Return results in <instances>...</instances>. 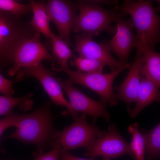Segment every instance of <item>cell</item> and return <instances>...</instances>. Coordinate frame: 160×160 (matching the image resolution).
<instances>
[{"label": "cell", "mask_w": 160, "mask_h": 160, "mask_svg": "<svg viewBox=\"0 0 160 160\" xmlns=\"http://www.w3.org/2000/svg\"><path fill=\"white\" fill-rule=\"evenodd\" d=\"M3 140L1 139H0V151H1L2 150V145H1V141Z\"/></svg>", "instance_id": "f1b7e54d"}, {"label": "cell", "mask_w": 160, "mask_h": 160, "mask_svg": "<svg viewBox=\"0 0 160 160\" xmlns=\"http://www.w3.org/2000/svg\"><path fill=\"white\" fill-rule=\"evenodd\" d=\"M56 72L50 70L42 64L41 62L36 65L23 67L16 74V81L31 77L37 79L41 83L53 102L57 106H62L66 108L67 111L63 114L71 115L74 119L78 116L74 111L71 104L64 97L61 87L54 77Z\"/></svg>", "instance_id": "8992f818"}, {"label": "cell", "mask_w": 160, "mask_h": 160, "mask_svg": "<svg viewBox=\"0 0 160 160\" xmlns=\"http://www.w3.org/2000/svg\"><path fill=\"white\" fill-rule=\"evenodd\" d=\"M92 38L84 33L75 35L74 51L78 53L79 57L99 61L108 66L111 71L124 65L113 57L103 44L95 41Z\"/></svg>", "instance_id": "4fadbf2b"}, {"label": "cell", "mask_w": 160, "mask_h": 160, "mask_svg": "<svg viewBox=\"0 0 160 160\" xmlns=\"http://www.w3.org/2000/svg\"><path fill=\"white\" fill-rule=\"evenodd\" d=\"M49 41H51L53 55L59 66L68 65V60L74 56L69 46L63 39L53 33Z\"/></svg>", "instance_id": "ac0fdd59"}, {"label": "cell", "mask_w": 160, "mask_h": 160, "mask_svg": "<svg viewBox=\"0 0 160 160\" xmlns=\"http://www.w3.org/2000/svg\"><path fill=\"white\" fill-rule=\"evenodd\" d=\"M52 101H47L32 112L20 115L19 124L14 132L1 137L13 138L36 145L39 153L51 146L55 140L54 127L56 116L51 110Z\"/></svg>", "instance_id": "6da1fadb"}, {"label": "cell", "mask_w": 160, "mask_h": 160, "mask_svg": "<svg viewBox=\"0 0 160 160\" xmlns=\"http://www.w3.org/2000/svg\"><path fill=\"white\" fill-rule=\"evenodd\" d=\"M33 95L32 92H29L18 97L0 95V116L10 114L13 109L18 105L22 111L30 110L32 106L33 102L31 97Z\"/></svg>", "instance_id": "e0dca14e"}, {"label": "cell", "mask_w": 160, "mask_h": 160, "mask_svg": "<svg viewBox=\"0 0 160 160\" xmlns=\"http://www.w3.org/2000/svg\"><path fill=\"white\" fill-rule=\"evenodd\" d=\"M15 31L12 32L9 26L0 19V43L4 39L11 36H16Z\"/></svg>", "instance_id": "484cf974"}, {"label": "cell", "mask_w": 160, "mask_h": 160, "mask_svg": "<svg viewBox=\"0 0 160 160\" xmlns=\"http://www.w3.org/2000/svg\"><path fill=\"white\" fill-rule=\"evenodd\" d=\"M20 121V115L15 113H12L0 119V138L7 129L12 126L17 127Z\"/></svg>", "instance_id": "cb8c5ba5"}, {"label": "cell", "mask_w": 160, "mask_h": 160, "mask_svg": "<svg viewBox=\"0 0 160 160\" xmlns=\"http://www.w3.org/2000/svg\"><path fill=\"white\" fill-rule=\"evenodd\" d=\"M114 8L124 14H129L139 39L144 38L150 49L154 48L160 41V17L153 7L151 0H125Z\"/></svg>", "instance_id": "7a4b0ae2"}, {"label": "cell", "mask_w": 160, "mask_h": 160, "mask_svg": "<svg viewBox=\"0 0 160 160\" xmlns=\"http://www.w3.org/2000/svg\"><path fill=\"white\" fill-rule=\"evenodd\" d=\"M130 64L112 71L110 73H88L75 71L70 69L68 65L52 67L54 71L65 73L68 79L64 81L65 84L72 85L78 84L85 86L93 90L100 97L101 100L108 103L110 106H117L118 104L116 94L113 88V81L115 78L125 69L129 68Z\"/></svg>", "instance_id": "277c9868"}, {"label": "cell", "mask_w": 160, "mask_h": 160, "mask_svg": "<svg viewBox=\"0 0 160 160\" xmlns=\"http://www.w3.org/2000/svg\"><path fill=\"white\" fill-rule=\"evenodd\" d=\"M79 15L75 18L72 31L82 33L93 37L102 31L115 34L116 25L112 23L121 13L114 8L111 10L104 9L100 6L87 3L84 0L76 1Z\"/></svg>", "instance_id": "3957f363"}, {"label": "cell", "mask_w": 160, "mask_h": 160, "mask_svg": "<svg viewBox=\"0 0 160 160\" xmlns=\"http://www.w3.org/2000/svg\"><path fill=\"white\" fill-rule=\"evenodd\" d=\"M139 124L134 123L128 128L129 132L132 136V140L130 144L136 160H145V140L144 136L138 129Z\"/></svg>", "instance_id": "ffe728a7"}, {"label": "cell", "mask_w": 160, "mask_h": 160, "mask_svg": "<svg viewBox=\"0 0 160 160\" xmlns=\"http://www.w3.org/2000/svg\"><path fill=\"white\" fill-rule=\"evenodd\" d=\"M52 147V149L45 153H34V160H59L61 147L57 140L53 142Z\"/></svg>", "instance_id": "603a6c76"}, {"label": "cell", "mask_w": 160, "mask_h": 160, "mask_svg": "<svg viewBox=\"0 0 160 160\" xmlns=\"http://www.w3.org/2000/svg\"><path fill=\"white\" fill-rule=\"evenodd\" d=\"M70 61L71 65L76 66L79 72L86 73L102 72L105 65L102 62L92 59L74 55Z\"/></svg>", "instance_id": "44dd1931"}, {"label": "cell", "mask_w": 160, "mask_h": 160, "mask_svg": "<svg viewBox=\"0 0 160 160\" xmlns=\"http://www.w3.org/2000/svg\"><path fill=\"white\" fill-rule=\"evenodd\" d=\"M30 3L33 16L29 24L36 32L42 33L47 40L49 41L53 33L49 25L51 20L45 11L44 3H39L33 0H30Z\"/></svg>", "instance_id": "2e32d148"}, {"label": "cell", "mask_w": 160, "mask_h": 160, "mask_svg": "<svg viewBox=\"0 0 160 160\" xmlns=\"http://www.w3.org/2000/svg\"><path fill=\"white\" fill-rule=\"evenodd\" d=\"M46 14L55 24L58 36L72 46L71 32L72 30L78 10L76 4L70 1L49 0L44 3Z\"/></svg>", "instance_id": "30bf717a"}, {"label": "cell", "mask_w": 160, "mask_h": 160, "mask_svg": "<svg viewBox=\"0 0 160 160\" xmlns=\"http://www.w3.org/2000/svg\"><path fill=\"white\" fill-rule=\"evenodd\" d=\"M95 158L92 156L86 159L79 158L71 154L68 151L61 149L60 158L61 160H94Z\"/></svg>", "instance_id": "4316f807"}, {"label": "cell", "mask_w": 160, "mask_h": 160, "mask_svg": "<svg viewBox=\"0 0 160 160\" xmlns=\"http://www.w3.org/2000/svg\"><path fill=\"white\" fill-rule=\"evenodd\" d=\"M145 140V152L151 159L159 156L160 152V123L149 131L143 132Z\"/></svg>", "instance_id": "d6986e66"}, {"label": "cell", "mask_w": 160, "mask_h": 160, "mask_svg": "<svg viewBox=\"0 0 160 160\" xmlns=\"http://www.w3.org/2000/svg\"><path fill=\"white\" fill-rule=\"evenodd\" d=\"M137 53L134 62L130 65L127 75L122 83L113 89L117 92L118 99L124 102L129 114L132 109L130 106L136 102L142 76L141 72L143 64V57L141 50L137 48Z\"/></svg>", "instance_id": "7c38bea8"}, {"label": "cell", "mask_w": 160, "mask_h": 160, "mask_svg": "<svg viewBox=\"0 0 160 160\" xmlns=\"http://www.w3.org/2000/svg\"><path fill=\"white\" fill-rule=\"evenodd\" d=\"M84 1L90 4L100 6L103 5H112L116 6L117 5L118 3V1L116 0H92Z\"/></svg>", "instance_id": "83f0119b"}, {"label": "cell", "mask_w": 160, "mask_h": 160, "mask_svg": "<svg viewBox=\"0 0 160 160\" xmlns=\"http://www.w3.org/2000/svg\"><path fill=\"white\" fill-rule=\"evenodd\" d=\"M146 160H150L148 157L146 159Z\"/></svg>", "instance_id": "4dcf8cb0"}, {"label": "cell", "mask_w": 160, "mask_h": 160, "mask_svg": "<svg viewBox=\"0 0 160 160\" xmlns=\"http://www.w3.org/2000/svg\"><path fill=\"white\" fill-rule=\"evenodd\" d=\"M0 9L11 12L17 17L32 11L30 3L23 4L14 0H0Z\"/></svg>", "instance_id": "7402d4cb"}, {"label": "cell", "mask_w": 160, "mask_h": 160, "mask_svg": "<svg viewBox=\"0 0 160 160\" xmlns=\"http://www.w3.org/2000/svg\"><path fill=\"white\" fill-rule=\"evenodd\" d=\"M85 149V155L87 156L115 158L128 154L135 159L130 144L121 136L114 123L110 124L107 131L95 139Z\"/></svg>", "instance_id": "52a82bcc"}, {"label": "cell", "mask_w": 160, "mask_h": 160, "mask_svg": "<svg viewBox=\"0 0 160 160\" xmlns=\"http://www.w3.org/2000/svg\"><path fill=\"white\" fill-rule=\"evenodd\" d=\"M125 15L121 12L115 19L117 31L112 39L109 41L105 39L101 42L108 51L113 52L124 65L129 64L128 59L130 52L136 47L139 40L133 33L132 20L123 19Z\"/></svg>", "instance_id": "ba28073f"}, {"label": "cell", "mask_w": 160, "mask_h": 160, "mask_svg": "<svg viewBox=\"0 0 160 160\" xmlns=\"http://www.w3.org/2000/svg\"><path fill=\"white\" fill-rule=\"evenodd\" d=\"M40 41V33L36 32L31 38L22 42L15 54L14 65L8 71L9 76L16 74L21 68L37 65L43 60L55 62L56 60Z\"/></svg>", "instance_id": "9c48e42d"}, {"label": "cell", "mask_w": 160, "mask_h": 160, "mask_svg": "<svg viewBox=\"0 0 160 160\" xmlns=\"http://www.w3.org/2000/svg\"><path fill=\"white\" fill-rule=\"evenodd\" d=\"M87 115L82 113L74 119L70 125L64 127L61 131H55L54 137L62 150L68 151L81 147L86 148L105 131L95 124H89Z\"/></svg>", "instance_id": "5b68a950"}, {"label": "cell", "mask_w": 160, "mask_h": 160, "mask_svg": "<svg viewBox=\"0 0 160 160\" xmlns=\"http://www.w3.org/2000/svg\"><path fill=\"white\" fill-rule=\"evenodd\" d=\"M66 93L74 111L88 114L92 118V123L95 124L99 117L108 122L111 115L107 108V103L101 100H96L87 96L77 88L65 84L60 78L55 77Z\"/></svg>", "instance_id": "8fae6325"}, {"label": "cell", "mask_w": 160, "mask_h": 160, "mask_svg": "<svg viewBox=\"0 0 160 160\" xmlns=\"http://www.w3.org/2000/svg\"><path fill=\"white\" fill-rule=\"evenodd\" d=\"M15 81L5 78L0 72V92L5 95L12 97L15 93L12 86Z\"/></svg>", "instance_id": "d4e9b609"}, {"label": "cell", "mask_w": 160, "mask_h": 160, "mask_svg": "<svg viewBox=\"0 0 160 160\" xmlns=\"http://www.w3.org/2000/svg\"><path fill=\"white\" fill-rule=\"evenodd\" d=\"M159 87L151 79L142 76L136 103L129 114L131 118H133L137 117L143 109L152 103L160 102Z\"/></svg>", "instance_id": "5bb4252c"}, {"label": "cell", "mask_w": 160, "mask_h": 160, "mask_svg": "<svg viewBox=\"0 0 160 160\" xmlns=\"http://www.w3.org/2000/svg\"><path fill=\"white\" fill-rule=\"evenodd\" d=\"M144 39L143 37L140 39L136 47L141 50L143 55L141 75L151 79L160 87V54L150 49Z\"/></svg>", "instance_id": "9a60e30c"}, {"label": "cell", "mask_w": 160, "mask_h": 160, "mask_svg": "<svg viewBox=\"0 0 160 160\" xmlns=\"http://www.w3.org/2000/svg\"><path fill=\"white\" fill-rule=\"evenodd\" d=\"M103 160H111L110 159V158H109L103 156Z\"/></svg>", "instance_id": "f546056e"}]
</instances>
